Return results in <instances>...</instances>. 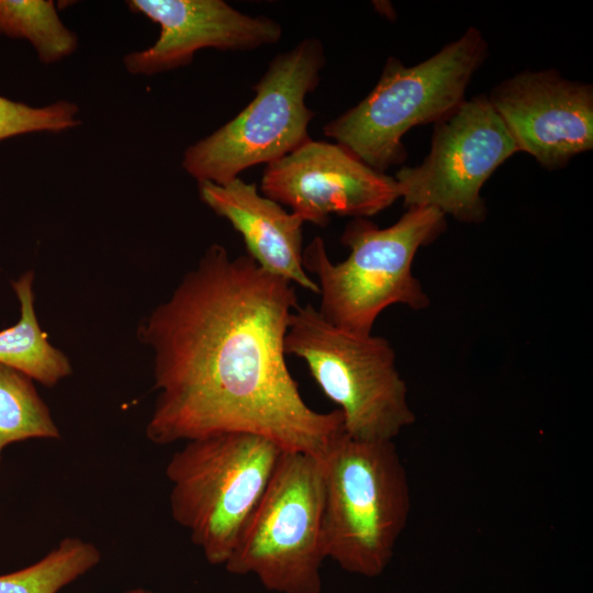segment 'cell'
Returning <instances> with one entry per match:
<instances>
[{
    "mask_svg": "<svg viewBox=\"0 0 593 593\" xmlns=\"http://www.w3.org/2000/svg\"><path fill=\"white\" fill-rule=\"evenodd\" d=\"M518 152L544 168H563L593 148V86L555 69L525 70L497 83L488 96Z\"/></svg>",
    "mask_w": 593,
    "mask_h": 593,
    "instance_id": "obj_11",
    "label": "cell"
},
{
    "mask_svg": "<svg viewBox=\"0 0 593 593\" xmlns=\"http://www.w3.org/2000/svg\"><path fill=\"white\" fill-rule=\"evenodd\" d=\"M298 305L291 282L212 244L137 328L157 392L148 440L249 433L286 451L326 452L345 433L343 416L310 407L288 369L284 340Z\"/></svg>",
    "mask_w": 593,
    "mask_h": 593,
    "instance_id": "obj_1",
    "label": "cell"
},
{
    "mask_svg": "<svg viewBox=\"0 0 593 593\" xmlns=\"http://www.w3.org/2000/svg\"><path fill=\"white\" fill-rule=\"evenodd\" d=\"M518 152L486 94L465 100L434 124L430 150L394 179L406 208L422 206L468 224L486 217L481 189L492 174Z\"/></svg>",
    "mask_w": 593,
    "mask_h": 593,
    "instance_id": "obj_9",
    "label": "cell"
},
{
    "mask_svg": "<svg viewBox=\"0 0 593 593\" xmlns=\"http://www.w3.org/2000/svg\"><path fill=\"white\" fill-rule=\"evenodd\" d=\"M322 515L320 459L283 450L225 569L275 593H321Z\"/></svg>",
    "mask_w": 593,
    "mask_h": 593,
    "instance_id": "obj_8",
    "label": "cell"
},
{
    "mask_svg": "<svg viewBox=\"0 0 593 593\" xmlns=\"http://www.w3.org/2000/svg\"><path fill=\"white\" fill-rule=\"evenodd\" d=\"M283 449L249 433L186 441L166 466L172 519L213 566H224L259 503Z\"/></svg>",
    "mask_w": 593,
    "mask_h": 593,
    "instance_id": "obj_5",
    "label": "cell"
},
{
    "mask_svg": "<svg viewBox=\"0 0 593 593\" xmlns=\"http://www.w3.org/2000/svg\"><path fill=\"white\" fill-rule=\"evenodd\" d=\"M122 593H156L149 589L145 588H132L123 591Z\"/></svg>",
    "mask_w": 593,
    "mask_h": 593,
    "instance_id": "obj_19",
    "label": "cell"
},
{
    "mask_svg": "<svg viewBox=\"0 0 593 593\" xmlns=\"http://www.w3.org/2000/svg\"><path fill=\"white\" fill-rule=\"evenodd\" d=\"M101 551L79 537H66L36 562L0 574V593H58L97 567Z\"/></svg>",
    "mask_w": 593,
    "mask_h": 593,
    "instance_id": "obj_15",
    "label": "cell"
},
{
    "mask_svg": "<svg viewBox=\"0 0 593 593\" xmlns=\"http://www.w3.org/2000/svg\"><path fill=\"white\" fill-rule=\"evenodd\" d=\"M199 195L244 238L247 255L267 272L318 294L303 266V221L239 177L216 184L198 182Z\"/></svg>",
    "mask_w": 593,
    "mask_h": 593,
    "instance_id": "obj_13",
    "label": "cell"
},
{
    "mask_svg": "<svg viewBox=\"0 0 593 593\" xmlns=\"http://www.w3.org/2000/svg\"><path fill=\"white\" fill-rule=\"evenodd\" d=\"M284 349L306 363L322 392L338 405L350 438L394 441L415 422L395 351L385 338L344 331L313 305L299 304Z\"/></svg>",
    "mask_w": 593,
    "mask_h": 593,
    "instance_id": "obj_6",
    "label": "cell"
},
{
    "mask_svg": "<svg viewBox=\"0 0 593 593\" xmlns=\"http://www.w3.org/2000/svg\"><path fill=\"white\" fill-rule=\"evenodd\" d=\"M0 34L29 41L45 64L69 56L78 44L52 0H0Z\"/></svg>",
    "mask_w": 593,
    "mask_h": 593,
    "instance_id": "obj_17",
    "label": "cell"
},
{
    "mask_svg": "<svg viewBox=\"0 0 593 593\" xmlns=\"http://www.w3.org/2000/svg\"><path fill=\"white\" fill-rule=\"evenodd\" d=\"M488 52L483 33L469 27L414 66L391 56L367 97L327 122L323 133L384 172L406 159L402 138L407 131L441 121L466 100L470 81Z\"/></svg>",
    "mask_w": 593,
    "mask_h": 593,
    "instance_id": "obj_4",
    "label": "cell"
},
{
    "mask_svg": "<svg viewBox=\"0 0 593 593\" xmlns=\"http://www.w3.org/2000/svg\"><path fill=\"white\" fill-rule=\"evenodd\" d=\"M25 373L0 363V447L27 439H59L49 409Z\"/></svg>",
    "mask_w": 593,
    "mask_h": 593,
    "instance_id": "obj_16",
    "label": "cell"
},
{
    "mask_svg": "<svg viewBox=\"0 0 593 593\" xmlns=\"http://www.w3.org/2000/svg\"><path fill=\"white\" fill-rule=\"evenodd\" d=\"M79 109L59 100L35 108L0 96V141L33 132H61L80 124Z\"/></svg>",
    "mask_w": 593,
    "mask_h": 593,
    "instance_id": "obj_18",
    "label": "cell"
},
{
    "mask_svg": "<svg viewBox=\"0 0 593 593\" xmlns=\"http://www.w3.org/2000/svg\"><path fill=\"white\" fill-rule=\"evenodd\" d=\"M260 191L303 222L322 227L332 214L367 219L400 198L394 177L371 168L338 143L312 138L266 165Z\"/></svg>",
    "mask_w": 593,
    "mask_h": 593,
    "instance_id": "obj_10",
    "label": "cell"
},
{
    "mask_svg": "<svg viewBox=\"0 0 593 593\" xmlns=\"http://www.w3.org/2000/svg\"><path fill=\"white\" fill-rule=\"evenodd\" d=\"M34 272L12 281L20 303L16 324L0 331V363L14 368L45 387H54L71 374L67 356L51 344L34 307Z\"/></svg>",
    "mask_w": 593,
    "mask_h": 593,
    "instance_id": "obj_14",
    "label": "cell"
},
{
    "mask_svg": "<svg viewBox=\"0 0 593 593\" xmlns=\"http://www.w3.org/2000/svg\"><path fill=\"white\" fill-rule=\"evenodd\" d=\"M446 227L440 211L422 206L407 208L385 228L366 217L353 219L340 237L349 255L337 264L331 261L324 240L313 238L303 249V266L317 278L318 313L338 328L367 335L391 305L427 307L430 301L413 275V261Z\"/></svg>",
    "mask_w": 593,
    "mask_h": 593,
    "instance_id": "obj_2",
    "label": "cell"
},
{
    "mask_svg": "<svg viewBox=\"0 0 593 593\" xmlns=\"http://www.w3.org/2000/svg\"><path fill=\"white\" fill-rule=\"evenodd\" d=\"M3 448L0 447V460H1V452H2Z\"/></svg>",
    "mask_w": 593,
    "mask_h": 593,
    "instance_id": "obj_20",
    "label": "cell"
},
{
    "mask_svg": "<svg viewBox=\"0 0 593 593\" xmlns=\"http://www.w3.org/2000/svg\"><path fill=\"white\" fill-rule=\"evenodd\" d=\"M326 559L376 578L391 562L406 527L411 492L394 441L342 434L320 458Z\"/></svg>",
    "mask_w": 593,
    "mask_h": 593,
    "instance_id": "obj_3",
    "label": "cell"
},
{
    "mask_svg": "<svg viewBox=\"0 0 593 593\" xmlns=\"http://www.w3.org/2000/svg\"><path fill=\"white\" fill-rule=\"evenodd\" d=\"M127 7L160 26L154 45L124 56L132 75L152 76L187 66L203 48L251 51L282 36L278 21L243 13L223 0H130Z\"/></svg>",
    "mask_w": 593,
    "mask_h": 593,
    "instance_id": "obj_12",
    "label": "cell"
},
{
    "mask_svg": "<svg viewBox=\"0 0 593 593\" xmlns=\"http://www.w3.org/2000/svg\"><path fill=\"white\" fill-rule=\"evenodd\" d=\"M325 66L318 38L276 55L253 86L255 97L232 120L187 147L182 168L198 182L224 184L253 166L271 164L309 141L315 112L306 103Z\"/></svg>",
    "mask_w": 593,
    "mask_h": 593,
    "instance_id": "obj_7",
    "label": "cell"
}]
</instances>
